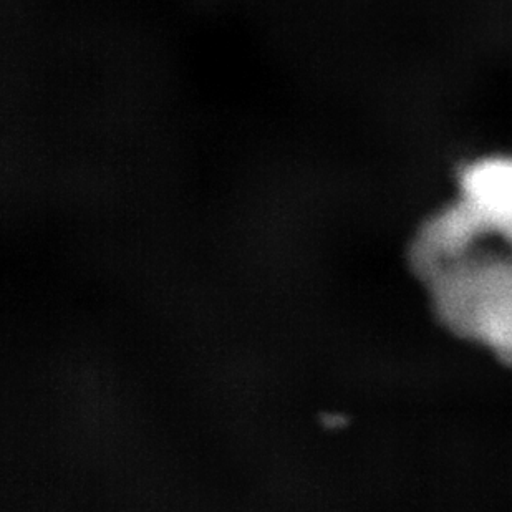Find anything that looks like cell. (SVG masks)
<instances>
[{"instance_id": "6da1fadb", "label": "cell", "mask_w": 512, "mask_h": 512, "mask_svg": "<svg viewBox=\"0 0 512 512\" xmlns=\"http://www.w3.org/2000/svg\"><path fill=\"white\" fill-rule=\"evenodd\" d=\"M451 334L512 367V252L474 239L415 272Z\"/></svg>"}, {"instance_id": "7a4b0ae2", "label": "cell", "mask_w": 512, "mask_h": 512, "mask_svg": "<svg viewBox=\"0 0 512 512\" xmlns=\"http://www.w3.org/2000/svg\"><path fill=\"white\" fill-rule=\"evenodd\" d=\"M453 203L474 234L512 252V156H486L464 166Z\"/></svg>"}]
</instances>
